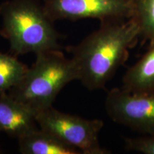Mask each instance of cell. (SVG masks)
I'll return each mask as SVG.
<instances>
[{"mask_svg":"<svg viewBox=\"0 0 154 154\" xmlns=\"http://www.w3.org/2000/svg\"><path fill=\"white\" fill-rule=\"evenodd\" d=\"M139 36V29L132 19L101 21L99 29L77 45L67 47L72 54L77 80L90 91L104 88L127 60L128 50Z\"/></svg>","mask_w":154,"mask_h":154,"instance_id":"6da1fadb","label":"cell"},{"mask_svg":"<svg viewBox=\"0 0 154 154\" xmlns=\"http://www.w3.org/2000/svg\"><path fill=\"white\" fill-rule=\"evenodd\" d=\"M0 35L15 56L60 49V34L42 0H7L0 4Z\"/></svg>","mask_w":154,"mask_h":154,"instance_id":"7a4b0ae2","label":"cell"},{"mask_svg":"<svg viewBox=\"0 0 154 154\" xmlns=\"http://www.w3.org/2000/svg\"><path fill=\"white\" fill-rule=\"evenodd\" d=\"M74 80L77 74L72 59L60 49L48 50L36 54L35 62L9 94L36 114L52 106L59 92Z\"/></svg>","mask_w":154,"mask_h":154,"instance_id":"3957f363","label":"cell"},{"mask_svg":"<svg viewBox=\"0 0 154 154\" xmlns=\"http://www.w3.org/2000/svg\"><path fill=\"white\" fill-rule=\"evenodd\" d=\"M38 128L50 133L84 154H107L100 145L99 135L103 122L65 113L49 107L36 113Z\"/></svg>","mask_w":154,"mask_h":154,"instance_id":"277c9868","label":"cell"},{"mask_svg":"<svg viewBox=\"0 0 154 154\" xmlns=\"http://www.w3.org/2000/svg\"><path fill=\"white\" fill-rule=\"evenodd\" d=\"M106 110L111 120L144 135L154 134V93H134L124 88L109 92Z\"/></svg>","mask_w":154,"mask_h":154,"instance_id":"5b68a950","label":"cell"},{"mask_svg":"<svg viewBox=\"0 0 154 154\" xmlns=\"http://www.w3.org/2000/svg\"><path fill=\"white\" fill-rule=\"evenodd\" d=\"M46 13L51 20L101 21L129 19V0H43Z\"/></svg>","mask_w":154,"mask_h":154,"instance_id":"8992f818","label":"cell"},{"mask_svg":"<svg viewBox=\"0 0 154 154\" xmlns=\"http://www.w3.org/2000/svg\"><path fill=\"white\" fill-rule=\"evenodd\" d=\"M36 114L7 92L0 94V131L17 139L37 128Z\"/></svg>","mask_w":154,"mask_h":154,"instance_id":"52a82bcc","label":"cell"},{"mask_svg":"<svg viewBox=\"0 0 154 154\" xmlns=\"http://www.w3.org/2000/svg\"><path fill=\"white\" fill-rule=\"evenodd\" d=\"M20 153L24 154L81 153L50 133L40 128L32 130L18 138Z\"/></svg>","mask_w":154,"mask_h":154,"instance_id":"ba28073f","label":"cell"},{"mask_svg":"<svg viewBox=\"0 0 154 154\" xmlns=\"http://www.w3.org/2000/svg\"><path fill=\"white\" fill-rule=\"evenodd\" d=\"M122 88L134 93H154V44L127 70Z\"/></svg>","mask_w":154,"mask_h":154,"instance_id":"9c48e42d","label":"cell"},{"mask_svg":"<svg viewBox=\"0 0 154 154\" xmlns=\"http://www.w3.org/2000/svg\"><path fill=\"white\" fill-rule=\"evenodd\" d=\"M130 18L139 29L140 36L154 44V0H129Z\"/></svg>","mask_w":154,"mask_h":154,"instance_id":"30bf717a","label":"cell"},{"mask_svg":"<svg viewBox=\"0 0 154 154\" xmlns=\"http://www.w3.org/2000/svg\"><path fill=\"white\" fill-rule=\"evenodd\" d=\"M28 69L15 55L0 53V94L18 84Z\"/></svg>","mask_w":154,"mask_h":154,"instance_id":"8fae6325","label":"cell"},{"mask_svg":"<svg viewBox=\"0 0 154 154\" xmlns=\"http://www.w3.org/2000/svg\"><path fill=\"white\" fill-rule=\"evenodd\" d=\"M125 146L128 151L145 154H154V134L125 139Z\"/></svg>","mask_w":154,"mask_h":154,"instance_id":"7c38bea8","label":"cell"}]
</instances>
